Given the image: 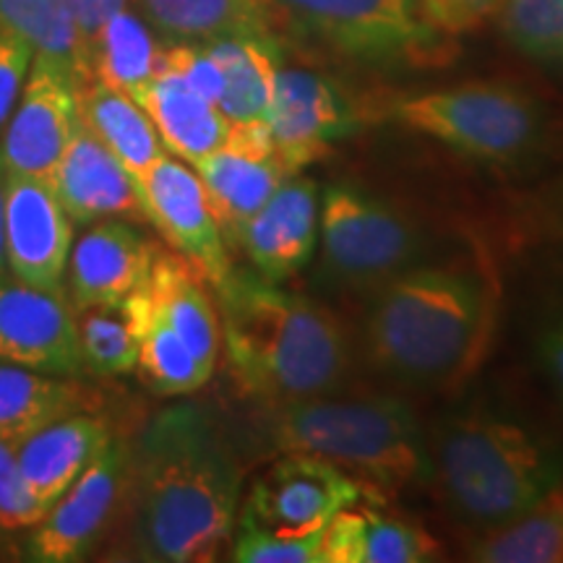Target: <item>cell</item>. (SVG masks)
<instances>
[{
    "instance_id": "24",
    "label": "cell",
    "mask_w": 563,
    "mask_h": 563,
    "mask_svg": "<svg viewBox=\"0 0 563 563\" xmlns=\"http://www.w3.org/2000/svg\"><path fill=\"white\" fill-rule=\"evenodd\" d=\"M131 5L167 42L272 37L274 30L269 0H131Z\"/></svg>"
},
{
    "instance_id": "22",
    "label": "cell",
    "mask_w": 563,
    "mask_h": 563,
    "mask_svg": "<svg viewBox=\"0 0 563 563\" xmlns=\"http://www.w3.org/2000/svg\"><path fill=\"white\" fill-rule=\"evenodd\" d=\"M139 104L152 118L165 150L188 165L220 150L230 136V123L220 108L162 60Z\"/></svg>"
},
{
    "instance_id": "34",
    "label": "cell",
    "mask_w": 563,
    "mask_h": 563,
    "mask_svg": "<svg viewBox=\"0 0 563 563\" xmlns=\"http://www.w3.org/2000/svg\"><path fill=\"white\" fill-rule=\"evenodd\" d=\"M235 538L230 545V559L238 563H323L321 534H269L253 527L235 525Z\"/></svg>"
},
{
    "instance_id": "36",
    "label": "cell",
    "mask_w": 563,
    "mask_h": 563,
    "mask_svg": "<svg viewBox=\"0 0 563 563\" xmlns=\"http://www.w3.org/2000/svg\"><path fill=\"white\" fill-rule=\"evenodd\" d=\"M522 222L538 241L563 249V173L525 196Z\"/></svg>"
},
{
    "instance_id": "4",
    "label": "cell",
    "mask_w": 563,
    "mask_h": 563,
    "mask_svg": "<svg viewBox=\"0 0 563 563\" xmlns=\"http://www.w3.org/2000/svg\"><path fill=\"white\" fill-rule=\"evenodd\" d=\"M433 477L464 522L490 530L563 483L561 456L543 433L496 407H470L428 433Z\"/></svg>"
},
{
    "instance_id": "40",
    "label": "cell",
    "mask_w": 563,
    "mask_h": 563,
    "mask_svg": "<svg viewBox=\"0 0 563 563\" xmlns=\"http://www.w3.org/2000/svg\"><path fill=\"white\" fill-rule=\"evenodd\" d=\"M70 16L76 21V30L87 47L89 66H91V47H95L97 37H100L102 26L108 24L112 13H118L125 5H131V0H66Z\"/></svg>"
},
{
    "instance_id": "31",
    "label": "cell",
    "mask_w": 563,
    "mask_h": 563,
    "mask_svg": "<svg viewBox=\"0 0 563 563\" xmlns=\"http://www.w3.org/2000/svg\"><path fill=\"white\" fill-rule=\"evenodd\" d=\"M483 563H563V483L509 522L490 527L470 548Z\"/></svg>"
},
{
    "instance_id": "8",
    "label": "cell",
    "mask_w": 563,
    "mask_h": 563,
    "mask_svg": "<svg viewBox=\"0 0 563 563\" xmlns=\"http://www.w3.org/2000/svg\"><path fill=\"white\" fill-rule=\"evenodd\" d=\"M274 24L357 60H389L426 51L433 26L418 0H269Z\"/></svg>"
},
{
    "instance_id": "10",
    "label": "cell",
    "mask_w": 563,
    "mask_h": 563,
    "mask_svg": "<svg viewBox=\"0 0 563 563\" xmlns=\"http://www.w3.org/2000/svg\"><path fill=\"white\" fill-rule=\"evenodd\" d=\"M129 470V443L112 439L26 534V561H84L118 517Z\"/></svg>"
},
{
    "instance_id": "11",
    "label": "cell",
    "mask_w": 563,
    "mask_h": 563,
    "mask_svg": "<svg viewBox=\"0 0 563 563\" xmlns=\"http://www.w3.org/2000/svg\"><path fill=\"white\" fill-rule=\"evenodd\" d=\"M74 220L51 183L32 175L5 173L3 256L5 269L40 290L66 292Z\"/></svg>"
},
{
    "instance_id": "15",
    "label": "cell",
    "mask_w": 563,
    "mask_h": 563,
    "mask_svg": "<svg viewBox=\"0 0 563 563\" xmlns=\"http://www.w3.org/2000/svg\"><path fill=\"white\" fill-rule=\"evenodd\" d=\"M194 170L228 245H238L251 217L290 178L272 146L269 125L230 129L228 141L196 162Z\"/></svg>"
},
{
    "instance_id": "9",
    "label": "cell",
    "mask_w": 563,
    "mask_h": 563,
    "mask_svg": "<svg viewBox=\"0 0 563 563\" xmlns=\"http://www.w3.org/2000/svg\"><path fill=\"white\" fill-rule=\"evenodd\" d=\"M373 490L311 454H282L256 477L235 525L269 534H311L329 525L344 506L363 501Z\"/></svg>"
},
{
    "instance_id": "39",
    "label": "cell",
    "mask_w": 563,
    "mask_h": 563,
    "mask_svg": "<svg viewBox=\"0 0 563 563\" xmlns=\"http://www.w3.org/2000/svg\"><path fill=\"white\" fill-rule=\"evenodd\" d=\"M534 357L563 402V302L540 321L534 332Z\"/></svg>"
},
{
    "instance_id": "21",
    "label": "cell",
    "mask_w": 563,
    "mask_h": 563,
    "mask_svg": "<svg viewBox=\"0 0 563 563\" xmlns=\"http://www.w3.org/2000/svg\"><path fill=\"white\" fill-rule=\"evenodd\" d=\"M321 553L323 563H420L439 559L441 548L410 519L357 501L323 527Z\"/></svg>"
},
{
    "instance_id": "16",
    "label": "cell",
    "mask_w": 563,
    "mask_h": 563,
    "mask_svg": "<svg viewBox=\"0 0 563 563\" xmlns=\"http://www.w3.org/2000/svg\"><path fill=\"white\" fill-rule=\"evenodd\" d=\"M266 125L285 170L300 175L321 159L334 141L355 129V118L323 76L302 68H279Z\"/></svg>"
},
{
    "instance_id": "38",
    "label": "cell",
    "mask_w": 563,
    "mask_h": 563,
    "mask_svg": "<svg viewBox=\"0 0 563 563\" xmlns=\"http://www.w3.org/2000/svg\"><path fill=\"white\" fill-rule=\"evenodd\" d=\"M418 3L433 30L462 34L481 26L485 19L496 16L504 0H418Z\"/></svg>"
},
{
    "instance_id": "1",
    "label": "cell",
    "mask_w": 563,
    "mask_h": 563,
    "mask_svg": "<svg viewBox=\"0 0 563 563\" xmlns=\"http://www.w3.org/2000/svg\"><path fill=\"white\" fill-rule=\"evenodd\" d=\"M238 506L241 464L201 407H167L129 443L121 501L129 559L214 561L235 532Z\"/></svg>"
},
{
    "instance_id": "28",
    "label": "cell",
    "mask_w": 563,
    "mask_h": 563,
    "mask_svg": "<svg viewBox=\"0 0 563 563\" xmlns=\"http://www.w3.org/2000/svg\"><path fill=\"white\" fill-rule=\"evenodd\" d=\"M123 311L136 336V373L146 389L159 397H183L209 382L211 371L203 368L194 352L180 342V336L154 313L141 287L123 302Z\"/></svg>"
},
{
    "instance_id": "35",
    "label": "cell",
    "mask_w": 563,
    "mask_h": 563,
    "mask_svg": "<svg viewBox=\"0 0 563 563\" xmlns=\"http://www.w3.org/2000/svg\"><path fill=\"white\" fill-rule=\"evenodd\" d=\"M45 506L26 488L19 467V439L0 435V530L24 532L45 517Z\"/></svg>"
},
{
    "instance_id": "2",
    "label": "cell",
    "mask_w": 563,
    "mask_h": 563,
    "mask_svg": "<svg viewBox=\"0 0 563 563\" xmlns=\"http://www.w3.org/2000/svg\"><path fill=\"white\" fill-rule=\"evenodd\" d=\"M493 327V298L481 274L412 266L373 290L363 352L391 382L441 389L473 371Z\"/></svg>"
},
{
    "instance_id": "27",
    "label": "cell",
    "mask_w": 563,
    "mask_h": 563,
    "mask_svg": "<svg viewBox=\"0 0 563 563\" xmlns=\"http://www.w3.org/2000/svg\"><path fill=\"white\" fill-rule=\"evenodd\" d=\"M97 397L74 376L47 373L0 363V435L24 439L74 412L95 410Z\"/></svg>"
},
{
    "instance_id": "13",
    "label": "cell",
    "mask_w": 563,
    "mask_h": 563,
    "mask_svg": "<svg viewBox=\"0 0 563 563\" xmlns=\"http://www.w3.org/2000/svg\"><path fill=\"white\" fill-rule=\"evenodd\" d=\"M146 220L214 287L232 274L228 241L209 207L203 183L170 152L139 180Z\"/></svg>"
},
{
    "instance_id": "29",
    "label": "cell",
    "mask_w": 563,
    "mask_h": 563,
    "mask_svg": "<svg viewBox=\"0 0 563 563\" xmlns=\"http://www.w3.org/2000/svg\"><path fill=\"white\" fill-rule=\"evenodd\" d=\"M154 34L133 5L112 13L91 47V76L139 102L159 68L162 47Z\"/></svg>"
},
{
    "instance_id": "37",
    "label": "cell",
    "mask_w": 563,
    "mask_h": 563,
    "mask_svg": "<svg viewBox=\"0 0 563 563\" xmlns=\"http://www.w3.org/2000/svg\"><path fill=\"white\" fill-rule=\"evenodd\" d=\"M34 53L24 40L0 26V131L16 108L21 89L30 76Z\"/></svg>"
},
{
    "instance_id": "12",
    "label": "cell",
    "mask_w": 563,
    "mask_h": 563,
    "mask_svg": "<svg viewBox=\"0 0 563 563\" xmlns=\"http://www.w3.org/2000/svg\"><path fill=\"white\" fill-rule=\"evenodd\" d=\"M79 125L76 81L53 63L34 58L16 108L0 131V167L47 180Z\"/></svg>"
},
{
    "instance_id": "6",
    "label": "cell",
    "mask_w": 563,
    "mask_h": 563,
    "mask_svg": "<svg viewBox=\"0 0 563 563\" xmlns=\"http://www.w3.org/2000/svg\"><path fill=\"white\" fill-rule=\"evenodd\" d=\"M394 115L422 136L496 165L534 159L548 139L543 104L501 81H473L407 97Z\"/></svg>"
},
{
    "instance_id": "33",
    "label": "cell",
    "mask_w": 563,
    "mask_h": 563,
    "mask_svg": "<svg viewBox=\"0 0 563 563\" xmlns=\"http://www.w3.org/2000/svg\"><path fill=\"white\" fill-rule=\"evenodd\" d=\"M496 16L504 37L519 53L563 66V0H504Z\"/></svg>"
},
{
    "instance_id": "17",
    "label": "cell",
    "mask_w": 563,
    "mask_h": 563,
    "mask_svg": "<svg viewBox=\"0 0 563 563\" xmlns=\"http://www.w3.org/2000/svg\"><path fill=\"white\" fill-rule=\"evenodd\" d=\"M157 253V245L121 217L89 224L68 256L70 308H121L150 279Z\"/></svg>"
},
{
    "instance_id": "26",
    "label": "cell",
    "mask_w": 563,
    "mask_h": 563,
    "mask_svg": "<svg viewBox=\"0 0 563 563\" xmlns=\"http://www.w3.org/2000/svg\"><path fill=\"white\" fill-rule=\"evenodd\" d=\"M79 118L123 162L136 183L167 154L146 110L108 84L97 79L84 84L79 89Z\"/></svg>"
},
{
    "instance_id": "5",
    "label": "cell",
    "mask_w": 563,
    "mask_h": 563,
    "mask_svg": "<svg viewBox=\"0 0 563 563\" xmlns=\"http://www.w3.org/2000/svg\"><path fill=\"white\" fill-rule=\"evenodd\" d=\"M266 441L279 454H311L371 485L402 490L433 477L428 431L410 405L389 394L272 405Z\"/></svg>"
},
{
    "instance_id": "14",
    "label": "cell",
    "mask_w": 563,
    "mask_h": 563,
    "mask_svg": "<svg viewBox=\"0 0 563 563\" xmlns=\"http://www.w3.org/2000/svg\"><path fill=\"white\" fill-rule=\"evenodd\" d=\"M0 363L47 376H81L76 311L66 292L0 274Z\"/></svg>"
},
{
    "instance_id": "41",
    "label": "cell",
    "mask_w": 563,
    "mask_h": 563,
    "mask_svg": "<svg viewBox=\"0 0 563 563\" xmlns=\"http://www.w3.org/2000/svg\"><path fill=\"white\" fill-rule=\"evenodd\" d=\"M3 191H5V170L0 167V274H5V256H3Z\"/></svg>"
},
{
    "instance_id": "18",
    "label": "cell",
    "mask_w": 563,
    "mask_h": 563,
    "mask_svg": "<svg viewBox=\"0 0 563 563\" xmlns=\"http://www.w3.org/2000/svg\"><path fill=\"white\" fill-rule=\"evenodd\" d=\"M321 194L311 178L290 175L241 232V249L258 277L282 282L311 262L319 243Z\"/></svg>"
},
{
    "instance_id": "19",
    "label": "cell",
    "mask_w": 563,
    "mask_h": 563,
    "mask_svg": "<svg viewBox=\"0 0 563 563\" xmlns=\"http://www.w3.org/2000/svg\"><path fill=\"white\" fill-rule=\"evenodd\" d=\"M47 183L74 224H95L112 217H146L139 183L84 123L47 175Z\"/></svg>"
},
{
    "instance_id": "7",
    "label": "cell",
    "mask_w": 563,
    "mask_h": 563,
    "mask_svg": "<svg viewBox=\"0 0 563 563\" xmlns=\"http://www.w3.org/2000/svg\"><path fill=\"white\" fill-rule=\"evenodd\" d=\"M319 241L327 269L355 290H376L412 269L422 251V235L402 211L347 183L323 188Z\"/></svg>"
},
{
    "instance_id": "3",
    "label": "cell",
    "mask_w": 563,
    "mask_h": 563,
    "mask_svg": "<svg viewBox=\"0 0 563 563\" xmlns=\"http://www.w3.org/2000/svg\"><path fill=\"white\" fill-rule=\"evenodd\" d=\"M217 292L230 363L245 389L269 405L342 389L352 371V344L329 308L245 272H232Z\"/></svg>"
},
{
    "instance_id": "30",
    "label": "cell",
    "mask_w": 563,
    "mask_h": 563,
    "mask_svg": "<svg viewBox=\"0 0 563 563\" xmlns=\"http://www.w3.org/2000/svg\"><path fill=\"white\" fill-rule=\"evenodd\" d=\"M0 26L24 40L34 58L66 70L79 89L95 79L66 0H0Z\"/></svg>"
},
{
    "instance_id": "23",
    "label": "cell",
    "mask_w": 563,
    "mask_h": 563,
    "mask_svg": "<svg viewBox=\"0 0 563 563\" xmlns=\"http://www.w3.org/2000/svg\"><path fill=\"white\" fill-rule=\"evenodd\" d=\"M201 274L180 253L159 251L150 279L141 285L154 313L194 352L203 368L214 373L220 355V319L201 285Z\"/></svg>"
},
{
    "instance_id": "25",
    "label": "cell",
    "mask_w": 563,
    "mask_h": 563,
    "mask_svg": "<svg viewBox=\"0 0 563 563\" xmlns=\"http://www.w3.org/2000/svg\"><path fill=\"white\" fill-rule=\"evenodd\" d=\"M222 70L217 108L230 129L266 125L277 81V45L272 37H224L203 42Z\"/></svg>"
},
{
    "instance_id": "32",
    "label": "cell",
    "mask_w": 563,
    "mask_h": 563,
    "mask_svg": "<svg viewBox=\"0 0 563 563\" xmlns=\"http://www.w3.org/2000/svg\"><path fill=\"white\" fill-rule=\"evenodd\" d=\"M76 332L84 373L112 378L136 371L139 344L123 306L76 311Z\"/></svg>"
},
{
    "instance_id": "20",
    "label": "cell",
    "mask_w": 563,
    "mask_h": 563,
    "mask_svg": "<svg viewBox=\"0 0 563 563\" xmlns=\"http://www.w3.org/2000/svg\"><path fill=\"white\" fill-rule=\"evenodd\" d=\"M112 439L110 422L95 412L47 422L19 441L21 477L37 501L53 506Z\"/></svg>"
}]
</instances>
